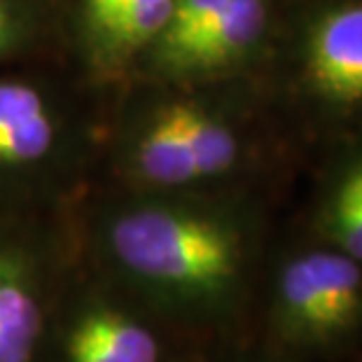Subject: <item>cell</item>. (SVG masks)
Here are the masks:
<instances>
[{"mask_svg":"<svg viewBox=\"0 0 362 362\" xmlns=\"http://www.w3.org/2000/svg\"><path fill=\"white\" fill-rule=\"evenodd\" d=\"M12 12L10 7H7L5 0H0V49L7 47V42L12 40Z\"/></svg>","mask_w":362,"mask_h":362,"instance_id":"9a60e30c","label":"cell"},{"mask_svg":"<svg viewBox=\"0 0 362 362\" xmlns=\"http://www.w3.org/2000/svg\"><path fill=\"white\" fill-rule=\"evenodd\" d=\"M315 238L362 262V161L339 175L315 215Z\"/></svg>","mask_w":362,"mask_h":362,"instance_id":"9c48e42d","label":"cell"},{"mask_svg":"<svg viewBox=\"0 0 362 362\" xmlns=\"http://www.w3.org/2000/svg\"><path fill=\"white\" fill-rule=\"evenodd\" d=\"M54 122L40 91L0 82V166H30L49 155Z\"/></svg>","mask_w":362,"mask_h":362,"instance_id":"52a82bcc","label":"cell"},{"mask_svg":"<svg viewBox=\"0 0 362 362\" xmlns=\"http://www.w3.org/2000/svg\"><path fill=\"white\" fill-rule=\"evenodd\" d=\"M180 117L185 141L197 164L199 182L232 171L238 159V145L232 131L208 112L187 103H180Z\"/></svg>","mask_w":362,"mask_h":362,"instance_id":"30bf717a","label":"cell"},{"mask_svg":"<svg viewBox=\"0 0 362 362\" xmlns=\"http://www.w3.org/2000/svg\"><path fill=\"white\" fill-rule=\"evenodd\" d=\"M175 0H131L96 28L115 49H131L148 40H157L171 19Z\"/></svg>","mask_w":362,"mask_h":362,"instance_id":"8fae6325","label":"cell"},{"mask_svg":"<svg viewBox=\"0 0 362 362\" xmlns=\"http://www.w3.org/2000/svg\"><path fill=\"white\" fill-rule=\"evenodd\" d=\"M103 274L197 341L248 334L255 236L218 206L138 199L98 222Z\"/></svg>","mask_w":362,"mask_h":362,"instance_id":"6da1fadb","label":"cell"},{"mask_svg":"<svg viewBox=\"0 0 362 362\" xmlns=\"http://www.w3.org/2000/svg\"><path fill=\"white\" fill-rule=\"evenodd\" d=\"M61 292L40 362H185L199 344L110 276Z\"/></svg>","mask_w":362,"mask_h":362,"instance_id":"3957f363","label":"cell"},{"mask_svg":"<svg viewBox=\"0 0 362 362\" xmlns=\"http://www.w3.org/2000/svg\"><path fill=\"white\" fill-rule=\"evenodd\" d=\"M59 297L47 257L26 238L0 232V362H40Z\"/></svg>","mask_w":362,"mask_h":362,"instance_id":"277c9868","label":"cell"},{"mask_svg":"<svg viewBox=\"0 0 362 362\" xmlns=\"http://www.w3.org/2000/svg\"><path fill=\"white\" fill-rule=\"evenodd\" d=\"M229 0H175L171 19H168L166 28L161 30L159 52L168 64H173V59L185 49L192 37L202 30L208 21L215 19L225 10Z\"/></svg>","mask_w":362,"mask_h":362,"instance_id":"7c38bea8","label":"cell"},{"mask_svg":"<svg viewBox=\"0 0 362 362\" xmlns=\"http://www.w3.org/2000/svg\"><path fill=\"white\" fill-rule=\"evenodd\" d=\"M306 71L313 87L337 103L362 101V5L327 12L309 37Z\"/></svg>","mask_w":362,"mask_h":362,"instance_id":"5b68a950","label":"cell"},{"mask_svg":"<svg viewBox=\"0 0 362 362\" xmlns=\"http://www.w3.org/2000/svg\"><path fill=\"white\" fill-rule=\"evenodd\" d=\"M131 0H84L87 17L94 28H101L112 14H117L122 7H127Z\"/></svg>","mask_w":362,"mask_h":362,"instance_id":"5bb4252c","label":"cell"},{"mask_svg":"<svg viewBox=\"0 0 362 362\" xmlns=\"http://www.w3.org/2000/svg\"><path fill=\"white\" fill-rule=\"evenodd\" d=\"M248 337L285 362H358L362 262L320 238L290 250L252 304Z\"/></svg>","mask_w":362,"mask_h":362,"instance_id":"7a4b0ae2","label":"cell"},{"mask_svg":"<svg viewBox=\"0 0 362 362\" xmlns=\"http://www.w3.org/2000/svg\"><path fill=\"white\" fill-rule=\"evenodd\" d=\"M136 173L145 185L173 192L199 182L197 164L185 141L180 103L159 112L138 145Z\"/></svg>","mask_w":362,"mask_h":362,"instance_id":"ba28073f","label":"cell"},{"mask_svg":"<svg viewBox=\"0 0 362 362\" xmlns=\"http://www.w3.org/2000/svg\"><path fill=\"white\" fill-rule=\"evenodd\" d=\"M185 362H285L255 344L248 334L199 344Z\"/></svg>","mask_w":362,"mask_h":362,"instance_id":"4fadbf2b","label":"cell"},{"mask_svg":"<svg viewBox=\"0 0 362 362\" xmlns=\"http://www.w3.org/2000/svg\"><path fill=\"white\" fill-rule=\"evenodd\" d=\"M267 24L264 0H229L218 17L185 45L173 66L208 71L243 57L257 42Z\"/></svg>","mask_w":362,"mask_h":362,"instance_id":"8992f818","label":"cell"},{"mask_svg":"<svg viewBox=\"0 0 362 362\" xmlns=\"http://www.w3.org/2000/svg\"><path fill=\"white\" fill-rule=\"evenodd\" d=\"M358 362H362V358H360V360H358Z\"/></svg>","mask_w":362,"mask_h":362,"instance_id":"2e32d148","label":"cell"}]
</instances>
